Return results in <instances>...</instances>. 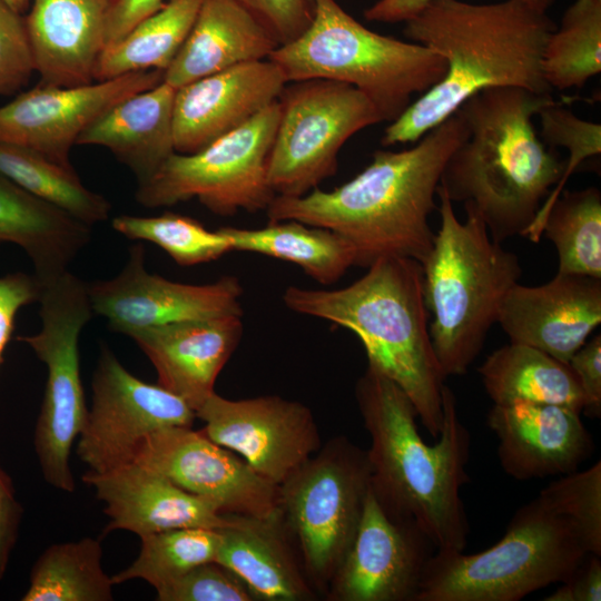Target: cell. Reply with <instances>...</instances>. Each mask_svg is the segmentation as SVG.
Returning <instances> with one entry per match:
<instances>
[{
  "instance_id": "obj_1",
  "label": "cell",
  "mask_w": 601,
  "mask_h": 601,
  "mask_svg": "<svg viewBox=\"0 0 601 601\" xmlns=\"http://www.w3.org/2000/svg\"><path fill=\"white\" fill-rule=\"evenodd\" d=\"M555 27L546 12L525 0L428 2L404 22L403 35L442 56L445 73L388 124L382 146L416 142L469 98L487 88L515 87L551 93L541 58Z\"/></svg>"
},
{
  "instance_id": "obj_2",
  "label": "cell",
  "mask_w": 601,
  "mask_h": 601,
  "mask_svg": "<svg viewBox=\"0 0 601 601\" xmlns=\"http://www.w3.org/2000/svg\"><path fill=\"white\" fill-rule=\"evenodd\" d=\"M466 136L455 111L411 148L376 150L359 174L333 190L275 196L266 208L268 220L292 219L336 233L351 245L355 266L367 268L388 256L422 265L433 246L430 216L437 209L443 169Z\"/></svg>"
},
{
  "instance_id": "obj_3",
  "label": "cell",
  "mask_w": 601,
  "mask_h": 601,
  "mask_svg": "<svg viewBox=\"0 0 601 601\" xmlns=\"http://www.w3.org/2000/svg\"><path fill=\"white\" fill-rule=\"evenodd\" d=\"M355 397L371 440L375 495L391 512L415 521L436 550L464 551L470 526L460 490L469 482L471 435L452 390L444 385L442 427L432 445L418 432L413 403L386 376L367 366Z\"/></svg>"
},
{
  "instance_id": "obj_4",
  "label": "cell",
  "mask_w": 601,
  "mask_h": 601,
  "mask_svg": "<svg viewBox=\"0 0 601 601\" xmlns=\"http://www.w3.org/2000/svg\"><path fill=\"white\" fill-rule=\"evenodd\" d=\"M553 101L551 93L487 88L456 110L467 136L446 161L439 187L453 204L473 205L497 243L525 236L564 171L565 160L533 125L539 110Z\"/></svg>"
},
{
  "instance_id": "obj_5",
  "label": "cell",
  "mask_w": 601,
  "mask_h": 601,
  "mask_svg": "<svg viewBox=\"0 0 601 601\" xmlns=\"http://www.w3.org/2000/svg\"><path fill=\"white\" fill-rule=\"evenodd\" d=\"M284 304L293 312L329 321L361 341L368 367L393 381L413 403L431 436L442 427L445 375L435 355L423 293V267L388 256L338 289L288 286Z\"/></svg>"
},
{
  "instance_id": "obj_6",
  "label": "cell",
  "mask_w": 601,
  "mask_h": 601,
  "mask_svg": "<svg viewBox=\"0 0 601 601\" xmlns=\"http://www.w3.org/2000/svg\"><path fill=\"white\" fill-rule=\"evenodd\" d=\"M441 225L423 267V293L433 348L445 375H464L497 322L502 302L522 274L518 255L491 238L466 203L465 220L439 187Z\"/></svg>"
},
{
  "instance_id": "obj_7",
  "label": "cell",
  "mask_w": 601,
  "mask_h": 601,
  "mask_svg": "<svg viewBox=\"0 0 601 601\" xmlns=\"http://www.w3.org/2000/svg\"><path fill=\"white\" fill-rule=\"evenodd\" d=\"M286 80L326 79L351 85L376 107L383 121L396 119L445 73L442 56L410 40L366 28L337 0H314V17L294 41L268 58Z\"/></svg>"
},
{
  "instance_id": "obj_8",
  "label": "cell",
  "mask_w": 601,
  "mask_h": 601,
  "mask_svg": "<svg viewBox=\"0 0 601 601\" xmlns=\"http://www.w3.org/2000/svg\"><path fill=\"white\" fill-rule=\"evenodd\" d=\"M587 553L573 524L536 496L516 510L489 549L436 550L416 601H518L564 581Z\"/></svg>"
},
{
  "instance_id": "obj_9",
  "label": "cell",
  "mask_w": 601,
  "mask_h": 601,
  "mask_svg": "<svg viewBox=\"0 0 601 601\" xmlns=\"http://www.w3.org/2000/svg\"><path fill=\"white\" fill-rule=\"evenodd\" d=\"M370 485L367 451L338 435L278 486V514L318 594L354 539Z\"/></svg>"
},
{
  "instance_id": "obj_10",
  "label": "cell",
  "mask_w": 601,
  "mask_h": 601,
  "mask_svg": "<svg viewBox=\"0 0 601 601\" xmlns=\"http://www.w3.org/2000/svg\"><path fill=\"white\" fill-rule=\"evenodd\" d=\"M40 283L41 328L17 339L47 367L33 440L41 473L53 487L73 492L70 451L88 412L80 377L79 336L93 312L87 283L69 270Z\"/></svg>"
},
{
  "instance_id": "obj_11",
  "label": "cell",
  "mask_w": 601,
  "mask_h": 601,
  "mask_svg": "<svg viewBox=\"0 0 601 601\" xmlns=\"http://www.w3.org/2000/svg\"><path fill=\"white\" fill-rule=\"evenodd\" d=\"M279 118L276 100L238 129L193 154L174 152L147 180L136 200L148 208L191 198L216 215L266 210L276 196L267 177Z\"/></svg>"
},
{
  "instance_id": "obj_12",
  "label": "cell",
  "mask_w": 601,
  "mask_h": 601,
  "mask_svg": "<svg viewBox=\"0 0 601 601\" xmlns=\"http://www.w3.org/2000/svg\"><path fill=\"white\" fill-rule=\"evenodd\" d=\"M279 118L267 177L276 196L306 195L337 171L343 145L383 121L355 87L326 79L289 81L278 99Z\"/></svg>"
},
{
  "instance_id": "obj_13",
  "label": "cell",
  "mask_w": 601,
  "mask_h": 601,
  "mask_svg": "<svg viewBox=\"0 0 601 601\" xmlns=\"http://www.w3.org/2000/svg\"><path fill=\"white\" fill-rule=\"evenodd\" d=\"M196 418L184 400L136 377L110 348L101 346L77 454L88 471L104 473L132 463L142 441L155 431L193 426Z\"/></svg>"
},
{
  "instance_id": "obj_14",
  "label": "cell",
  "mask_w": 601,
  "mask_h": 601,
  "mask_svg": "<svg viewBox=\"0 0 601 601\" xmlns=\"http://www.w3.org/2000/svg\"><path fill=\"white\" fill-rule=\"evenodd\" d=\"M196 416L207 437L278 486L322 446L311 408L277 395L230 400L215 392Z\"/></svg>"
},
{
  "instance_id": "obj_15",
  "label": "cell",
  "mask_w": 601,
  "mask_h": 601,
  "mask_svg": "<svg viewBox=\"0 0 601 601\" xmlns=\"http://www.w3.org/2000/svg\"><path fill=\"white\" fill-rule=\"evenodd\" d=\"M435 551L416 522L391 512L370 485L356 533L325 597L329 601H416Z\"/></svg>"
},
{
  "instance_id": "obj_16",
  "label": "cell",
  "mask_w": 601,
  "mask_h": 601,
  "mask_svg": "<svg viewBox=\"0 0 601 601\" xmlns=\"http://www.w3.org/2000/svg\"><path fill=\"white\" fill-rule=\"evenodd\" d=\"M134 462L206 500L223 514L268 518L278 510V485L193 426L155 431L142 441Z\"/></svg>"
},
{
  "instance_id": "obj_17",
  "label": "cell",
  "mask_w": 601,
  "mask_h": 601,
  "mask_svg": "<svg viewBox=\"0 0 601 601\" xmlns=\"http://www.w3.org/2000/svg\"><path fill=\"white\" fill-rule=\"evenodd\" d=\"M93 314L126 334L173 323L243 316V287L235 276L208 284H185L149 273L145 250L135 245L115 277L87 283Z\"/></svg>"
},
{
  "instance_id": "obj_18",
  "label": "cell",
  "mask_w": 601,
  "mask_h": 601,
  "mask_svg": "<svg viewBox=\"0 0 601 601\" xmlns=\"http://www.w3.org/2000/svg\"><path fill=\"white\" fill-rule=\"evenodd\" d=\"M162 81L164 71L151 69L75 87L41 82L0 107V144L72 167L70 150L89 125L122 99Z\"/></svg>"
},
{
  "instance_id": "obj_19",
  "label": "cell",
  "mask_w": 601,
  "mask_h": 601,
  "mask_svg": "<svg viewBox=\"0 0 601 601\" xmlns=\"http://www.w3.org/2000/svg\"><path fill=\"white\" fill-rule=\"evenodd\" d=\"M286 80L269 59L242 63L176 89L175 151L196 152L275 102Z\"/></svg>"
},
{
  "instance_id": "obj_20",
  "label": "cell",
  "mask_w": 601,
  "mask_h": 601,
  "mask_svg": "<svg viewBox=\"0 0 601 601\" xmlns=\"http://www.w3.org/2000/svg\"><path fill=\"white\" fill-rule=\"evenodd\" d=\"M496 323L510 343L568 364L601 323V278L556 273L539 286L516 283L504 297Z\"/></svg>"
},
{
  "instance_id": "obj_21",
  "label": "cell",
  "mask_w": 601,
  "mask_h": 601,
  "mask_svg": "<svg viewBox=\"0 0 601 601\" xmlns=\"http://www.w3.org/2000/svg\"><path fill=\"white\" fill-rule=\"evenodd\" d=\"M580 414L555 404H494L486 423L497 439V457L504 472L518 481H529L577 471L594 450Z\"/></svg>"
},
{
  "instance_id": "obj_22",
  "label": "cell",
  "mask_w": 601,
  "mask_h": 601,
  "mask_svg": "<svg viewBox=\"0 0 601 601\" xmlns=\"http://www.w3.org/2000/svg\"><path fill=\"white\" fill-rule=\"evenodd\" d=\"M81 480L104 502L109 522L104 533L125 530L142 535L181 528L221 530L233 525V514L220 513L211 503L180 489L162 475L129 463Z\"/></svg>"
},
{
  "instance_id": "obj_23",
  "label": "cell",
  "mask_w": 601,
  "mask_h": 601,
  "mask_svg": "<svg viewBox=\"0 0 601 601\" xmlns=\"http://www.w3.org/2000/svg\"><path fill=\"white\" fill-rule=\"evenodd\" d=\"M243 335L242 316L173 323L131 332L160 386L195 412L215 393L216 380Z\"/></svg>"
},
{
  "instance_id": "obj_24",
  "label": "cell",
  "mask_w": 601,
  "mask_h": 601,
  "mask_svg": "<svg viewBox=\"0 0 601 601\" xmlns=\"http://www.w3.org/2000/svg\"><path fill=\"white\" fill-rule=\"evenodd\" d=\"M110 0H31L24 16L41 82L75 87L95 81L106 48Z\"/></svg>"
},
{
  "instance_id": "obj_25",
  "label": "cell",
  "mask_w": 601,
  "mask_h": 601,
  "mask_svg": "<svg viewBox=\"0 0 601 601\" xmlns=\"http://www.w3.org/2000/svg\"><path fill=\"white\" fill-rule=\"evenodd\" d=\"M233 516V525L219 530L215 561L242 579L255 601L317 599L278 510L268 518Z\"/></svg>"
},
{
  "instance_id": "obj_26",
  "label": "cell",
  "mask_w": 601,
  "mask_h": 601,
  "mask_svg": "<svg viewBox=\"0 0 601 601\" xmlns=\"http://www.w3.org/2000/svg\"><path fill=\"white\" fill-rule=\"evenodd\" d=\"M278 47L269 32L236 0H204L194 26L164 81L174 88L257 60Z\"/></svg>"
},
{
  "instance_id": "obj_27",
  "label": "cell",
  "mask_w": 601,
  "mask_h": 601,
  "mask_svg": "<svg viewBox=\"0 0 601 601\" xmlns=\"http://www.w3.org/2000/svg\"><path fill=\"white\" fill-rule=\"evenodd\" d=\"M176 88L162 81L110 107L77 140L107 148L137 177L150 178L175 151L173 115Z\"/></svg>"
},
{
  "instance_id": "obj_28",
  "label": "cell",
  "mask_w": 601,
  "mask_h": 601,
  "mask_svg": "<svg viewBox=\"0 0 601 601\" xmlns=\"http://www.w3.org/2000/svg\"><path fill=\"white\" fill-rule=\"evenodd\" d=\"M91 227L33 196L0 171V243L19 246L42 282L68 270Z\"/></svg>"
},
{
  "instance_id": "obj_29",
  "label": "cell",
  "mask_w": 601,
  "mask_h": 601,
  "mask_svg": "<svg viewBox=\"0 0 601 601\" xmlns=\"http://www.w3.org/2000/svg\"><path fill=\"white\" fill-rule=\"evenodd\" d=\"M494 404L524 401L555 404L582 413L585 396L569 364L528 345L510 343L477 368Z\"/></svg>"
},
{
  "instance_id": "obj_30",
  "label": "cell",
  "mask_w": 601,
  "mask_h": 601,
  "mask_svg": "<svg viewBox=\"0 0 601 601\" xmlns=\"http://www.w3.org/2000/svg\"><path fill=\"white\" fill-rule=\"evenodd\" d=\"M231 250L262 254L300 267L323 285L337 282L355 266L351 245L336 233L297 220L268 223L262 228L220 227Z\"/></svg>"
},
{
  "instance_id": "obj_31",
  "label": "cell",
  "mask_w": 601,
  "mask_h": 601,
  "mask_svg": "<svg viewBox=\"0 0 601 601\" xmlns=\"http://www.w3.org/2000/svg\"><path fill=\"white\" fill-rule=\"evenodd\" d=\"M203 2L166 0L124 39L102 51L96 66L95 81L135 71H165L189 35Z\"/></svg>"
},
{
  "instance_id": "obj_32",
  "label": "cell",
  "mask_w": 601,
  "mask_h": 601,
  "mask_svg": "<svg viewBox=\"0 0 601 601\" xmlns=\"http://www.w3.org/2000/svg\"><path fill=\"white\" fill-rule=\"evenodd\" d=\"M101 560V543L93 538L52 544L31 568L21 600L111 601L115 582Z\"/></svg>"
},
{
  "instance_id": "obj_33",
  "label": "cell",
  "mask_w": 601,
  "mask_h": 601,
  "mask_svg": "<svg viewBox=\"0 0 601 601\" xmlns=\"http://www.w3.org/2000/svg\"><path fill=\"white\" fill-rule=\"evenodd\" d=\"M0 171L33 196L90 227L109 218L110 203L88 189L72 167L35 150L0 144Z\"/></svg>"
},
{
  "instance_id": "obj_34",
  "label": "cell",
  "mask_w": 601,
  "mask_h": 601,
  "mask_svg": "<svg viewBox=\"0 0 601 601\" xmlns=\"http://www.w3.org/2000/svg\"><path fill=\"white\" fill-rule=\"evenodd\" d=\"M541 69L551 89L582 88L601 71V0H575L549 35Z\"/></svg>"
},
{
  "instance_id": "obj_35",
  "label": "cell",
  "mask_w": 601,
  "mask_h": 601,
  "mask_svg": "<svg viewBox=\"0 0 601 601\" xmlns=\"http://www.w3.org/2000/svg\"><path fill=\"white\" fill-rule=\"evenodd\" d=\"M558 253V273L601 278V193L563 190L549 208L542 236Z\"/></svg>"
},
{
  "instance_id": "obj_36",
  "label": "cell",
  "mask_w": 601,
  "mask_h": 601,
  "mask_svg": "<svg viewBox=\"0 0 601 601\" xmlns=\"http://www.w3.org/2000/svg\"><path fill=\"white\" fill-rule=\"evenodd\" d=\"M135 561L112 575L115 584L144 580L158 589L193 568L216 560L221 541L219 530L181 528L140 536Z\"/></svg>"
},
{
  "instance_id": "obj_37",
  "label": "cell",
  "mask_w": 601,
  "mask_h": 601,
  "mask_svg": "<svg viewBox=\"0 0 601 601\" xmlns=\"http://www.w3.org/2000/svg\"><path fill=\"white\" fill-rule=\"evenodd\" d=\"M111 226L129 239L155 244L179 266L205 264L231 252L229 240L218 229L211 231L198 220L175 213L120 215L112 218Z\"/></svg>"
},
{
  "instance_id": "obj_38",
  "label": "cell",
  "mask_w": 601,
  "mask_h": 601,
  "mask_svg": "<svg viewBox=\"0 0 601 601\" xmlns=\"http://www.w3.org/2000/svg\"><path fill=\"white\" fill-rule=\"evenodd\" d=\"M541 139L550 147H563L569 151L564 171L540 207L525 236L533 243L540 242L545 215L553 201L563 191L570 176L587 159L601 154V126L599 122L579 118L574 112L553 101L542 107L538 115Z\"/></svg>"
},
{
  "instance_id": "obj_39",
  "label": "cell",
  "mask_w": 601,
  "mask_h": 601,
  "mask_svg": "<svg viewBox=\"0 0 601 601\" xmlns=\"http://www.w3.org/2000/svg\"><path fill=\"white\" fill-rule=\"evenodd\" d=\"M552 511L569 520L590 553L601 555V462L561 475L538 495Z\"/></svg>"
},
{
  "instance_id": "obj_40",
  "label": "cell",
  "mask_w": 601,
  "mask_h": 601,
  "mask_svg": "<svg viewBox=\"0 0 601 601\" xmlns=\"http://www.w3.org/2000/svg\"><path fill=\"white\" fill-rule=\"evenodd\" d=\"M156 595L158 601H255L244 581L216 561L193 568Z\"/></svg>"
},
{
  "instance_id": "obj_41",
  "label": "cell",
  "mask_w": 601,
  "mask_h": 601,
  "mask_svg": "<svg viewBox=\"0 0 601 601\" xmlns=\"http://www.w3.org/2000/svg\"><path fill=\"white\" fill-rule=\"evenodd\" d=\"M33 72L24 14L0 0V97L19 91Z\"/></svg>"
},
{
  "instance_id": "obj_42",
  "label": "cell",
  "mask_w": 601,
  "mask_h": 601,
  "mask_svg": "<svg viewBox=\"0 0 601 601\" xmlns=\"http://www.w3.org/2000/svg\"><path fill=\"white\" fill-rule=\"evenodd\" d=\"M278 46L298 38L314 17V0H236Z\"/></svg>"
},
{
  "instance_id": "obj_43",
  "label": "cell",
  "mask_w": 601,
  "mask_h": 601,
  "mask_svg": "<svg viewBox=\"0 0 601 601\" xmlns=\"http://www.w3.org/2000/svg\"><path fill=\"white\" fill-rule=\"evenodd\" d=\"M41 283L37 276L11 273L0 277V366L14 331L17 313L39 299Z\"/></svg>"
},
{
  "instance_id": "obj_44",
  "label": "cell",
  "mask_w": 601,
  "mask_h": 601,
  "mask_svg": "<svg viewBox=\"0 0 601 601\" xmlns=\"http://www.w3.org/2000/svg\"><path fill=\"white\" fill-rule=\"evenodd\" d=\"M569 366L585 396L583 413L591 418L601 414V335L587 341L570 358Z\"/></svg>"
},
{
  "instance_id": "obj_45",
  "label": "cell",
  "mask_w": 601,
  "mask_h": 601,
  "mask_svg": "<svg viewBox=\"0 0 601 601\" xmlns=\"http://www.w3.org/2000/svg\"><path fill=\"white\" fill-rule=\"evenodd\" d=\"M544 601H600L601 559L587 553L572 573Z\"/></svg>"
},
{
  "instance_id": "obj_46",
  "label": "cell",
  "mask_w": 601,
  "mask_h": 601,
  "mask_svg": "<svg viewBox=\"0 0 601 601\" xmlns=\"http://www.w3.org/2000/svg\"><path fill=\"white\" fill-rule=\"evenodd\" d=\"M22 519V506L16 497L11 479L0 465V581L16 544Z\"/></svg>"
},
{
  "instance_id": "obj_47",
  "label": "cell",
  "mask_w": 601,
  "mask_h": 601,
  "mask_svg": "<svg viewBox=\"0 0 601 601\" xmlns=\"http://www.w3.org/2000/svg\"><path fill=\"white\" fill-rule=\"evenodd\" d=\"M165 1L110 0L106 28V48L124 39L140 21L160 9Z\"/></svg>"
},
{
  "instance_id": "obj_48",
  "label": "cell",
  "mask_w": 601,
  "mask_h": 601,
  "mask_svg": "<svg viewBox=\"0 0 601 601\" xmlns=\"http://www.w3.org/2000/svg\"><path fill=\"white\" fill-rule=\"evenodd\" d=\"M432 0H377L364 10V18L381 23L405 22ZM539 11L546 12L554 0H525Z\"/></svg>"
},
{
  "instance_id": "obj_49",
  "label": "cell",
  "mask_w": 601,
  "mask_h": 601,
  "mask_svg": "<svg viewBox=\"0 0 601 601\" xmlns=\"http://www.w3.org/2000/svg\"><path fill=\"white\" fill-rule=\"evenodd\" d=\"M4 1L9 7H11L14 11L24 14V12L29 9L31 0H2Z\"/></svg>"
}]
</instances>
